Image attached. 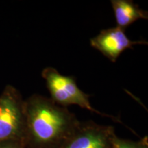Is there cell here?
<instances>
[{
    "label": "cell",
    "mask_w": 148,
    "mask_h": 148,
    "mask_svg": "<svg viewBox=\"0 0 148 148\" xmlns=\"http://www.w3.org/2000/svg\"><path fill=\"white\" fill-rule=\"evenodd\" d=\"M25 127V100L19 90L7 85L0 95V143L23 140Z\"/></svg>",
    "instance_id": "obj_3"
},
{
    "label": "cell",
    "mask_w": 148,
    "mask_h": 148,
    "mask_svg": "<svg viewBox=\"0 0 148 148\" xmlns=\"http://www.w3.org/2000/svg\"><path fill=\"white\" fill-rule=\"evenodd\" d=\"M25 148H59L79 122L66 107L34 94L25 100Z\"/></svg>",
    "instance_id": "obj_1"
},
{
    "label": "cell",
    "mask_w": 148,
    "mask_h": 148,
    "mask_svg": "<svg viewBox=\"0 0 148 148\" xmlns=\"http://www.w3.org/2000/svg\"><path fill=\"white\" fill-rule=\"evenodd\" d=\"M0 148H25L23 140H10L0 143Z\"/></svg>",
    "instance_id": "obj_8"
},
{
    "label": "cell",
    "mask_w": 148,
    "mask_h": 148,
    "mask_svg": "<svg viewBox=\"0 0 148 148\" xmlns=\"http://www.w3.org/2000/svg\"><path fill=\"white\" fill-rule=\"evenodd\" d=\"M112 148H145V145L141 143H132L127 140H119L114 137Z\"/></svg>",
    "instance_id": "obj_7"
},
{
    "label": "cell",
    "mask_w": 148,
    "mask_h": 148,
    "mask_svg": "<svg viewBox=\"0 0 148 148\" xmlns=\"http://www.w3.org/2000/svg\"><path fill=\"white\" fill-rule=\"evenodd\" d=\"M114 137L110 127L79 123L59 148H112Z\"/></svg>",
    "instance_id": "obj_4"
},
{
    "label": "cell",
    "mask_w": 148,
    "mask_h": 148,
    "mask_svg": "<svg viewBox=\"0 0 148 148\" xmlns=\"http://www.w3.org/2000/svg\"><path fill=\"white\" fill-rule=\"evenodd\" d=\"M41 76L45 81L46 87L50 94V99L62 107L77 105L95 113L106 116H113L101 113L91 106L90 95L85 93L76 84L73 76L62 75L55 68L48 66L42 70Z\"/></svg>",
    "instance_id": "obj_2"
},
{
    "label": "cell",
    "mask_w": 148,
    "mask_h": 148,
    "mask_svg": "<svg viewBox=\"0 0 148 148\" xmlns=\"http://www.w3.org/2000/svg\"><path fill=\"white\" fill-rule=\"evenodd\" d=\"M116 26L125 29L139 19H147L148 12L131 0H112Z\"/></svg>",
    "instance_id": "obj_6"
},
{
    "label": "cell",
    "mask_w": 148,
    "mask_h": 148,
    "mask_svg": "<svg viewBox=\"0 0 148 148\" xmlns=\"http://www.w3.org/2000/svg\"><path fill=\"white\" fill-rule=\"evenodd\" d=\"M90 44L111 62H115L125 50L132 49L135 45H147V42L130 40L124 29L116 26L101 30L90 39Z\"/></svg>",
    "instance_id": "obj_5"
}]
</instances>
